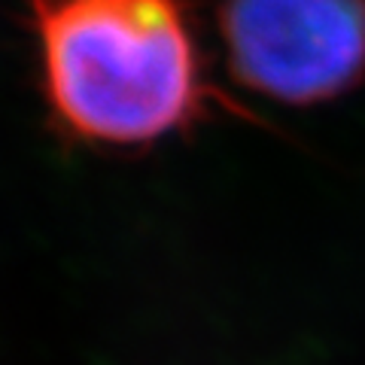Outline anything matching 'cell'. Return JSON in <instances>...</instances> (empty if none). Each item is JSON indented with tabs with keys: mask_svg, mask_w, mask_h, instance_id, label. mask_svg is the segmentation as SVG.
<instances>
[{
	"mask_svg": "<svg viewBox=\"0 0 365 365\" xmlns=\"http://www.w3.org/2000/svg\"><path fill=\"white\" fill-rule=\"evenodd\" d=\"M46 98L67 131L146 146L220 104L195 31V0H31Z\"/></svg>",
	"mask_w": 365,
	"mask_h": 365,
	"instance_id": "1",
	"label": "cell"
},
{
	"mask_svg": "<svg viewBox=\"0 0 365 365\" xmlns=\"http://www.w3.org/2000/svg\"><path fill=\"white\" fill-rule=\"evenodd\" d=\"M237 83L280 104H323L365 79V0H222Z\"/></svg>",
	"mask_w": 365,
	"mask_h": 365,
	"instance_id": "2",
	"label": "cell"
}]
</instances>
